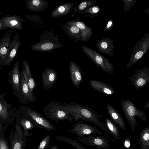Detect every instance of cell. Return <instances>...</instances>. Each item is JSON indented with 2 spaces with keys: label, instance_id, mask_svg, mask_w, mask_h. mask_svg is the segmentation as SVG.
Instances as JSON below:
<instances>
[{
  "label": "cell",
  "instance_id": "obj_1",
  "mask_svg": "<svg viewBox=\"0 0 149 149\" xmlns=\"http://www.w3.org/2000/svg\"><path fill=\"white\" fill-rule=\"evenodd\" d=\"M62 107L74 118V120L75 121L80 119L89 122L99 126L111 135L106 125L99 120V119L102 118V116L99 115L90 108L75 102L68 104L64 103V105L62 104Z\"/></svg>",
  "mask_w": 149,
  "mask_h": 149
},
{
  "label": "cell",
  "instance_id": "obj_2",
  "mask_svg": "<svg viewBox=\"0 0 149 149\" xmlns=\"http://www.w3.org/2000/svg\"><path fill=\"white\" fill-rule=\"evenodd\" d=\"M40 41L33 44L30 47L33 51L48 52L63 47L59 42V38L55 36L52 30H47L40 36Z\"/></svg>",
  "mask_w": 149,
  "mask_h": 149
},
{
  "label": "cell",
  "instance_id": "obj_3",
  "mask_svg": "<svg viewBox=\"0 0 149 149\" xmlns=\"http://www.w3.org/2000/svg\"><path fill=\"white\" fill-rule=\"evenodd\" d=\"M121 105L128 124L132 131H134L138 123L135 118L137 116L144 121L146 120L144 112L138 109L135 105L129 100L122 99Z\"/></svg>",
  "mask_w": 149,
  "mask_h": 149
},
{
  "label": "cell",
  "instance_id": "obj_4",
  "mask_svg": "<svg viewBox=\"0 0 149 149\" xmlns=\"http://www.w3.org/2000/svg\"><path fill=\"white\" fill-rule=\"evenodd\" d=\"M81 48L97 68H100L104 72L110 74L114 73V67L107 58L96 51L85 45H83Z\"/></svg>",
  "mask_w": 149,
  "mask_h": 149
},
{
  "label": "cell",
  "instance_id": "obj_5",
  "mask_svg": "<svg viewBox=\"0 0 149 149\" xmlns=\"http://www.w3.org/2000/svg\"><path fill=\"white\" fill-rule=\"evenodd\" d=\"M45 114L48 118L55 120H67L72 123L74 118L62 107V104L55 101L49 102L43 108Z\"/></svg>",
  "mask_w": 149,
  "mask_h": 149
},
{
  "label": "cell",
  "instance_id": "obj_6",
  "mask_svg": "<svg viewBox=\"0 0 149 149\" xmlns=\"http://www.w3.org/2000/svg\"><path fill=\"white\" fill-rule=\"evenodd\" d=\"M6 93L0 94V121L6 129L13 123L16 116V109L13 107L11 104H8L5 100Z\"/></svg>",
  "mask_w": 149,
  "mask_h": 149
},
{
  "label": "cell",
  "instance_id": "obj_7",
  "mask_svg": "<svg viewBox=\"0 0 149 149\" xmlns=\"http://www.w3.org/2000/svg\"><path fill=\"white\" fill-rule=\"evenodd\" d=\"M149 49V34L147 33L139 40L135 45L126 67L129 68L137 62Z\"/></svg>",
  "mask_w": 149,
  "mask_h": 149
},
{
  "label": "cell",
  "instance_id": "obj_8",
  "mask_svg": "<svg viewBox=\"0 0 149 149\" xmlns=\"http://www.w3.org/2000/svg\"><path fill=\"white\" fill-rule=\"evenodd\" d=\"M13 125L9 136L10 149H24L27 139L24 134L23 129L17 120L15 123V130Z\"/></svg>",
  "mask_w": 149,
  "mask_h": 149
},
{
  "label": "cell",
  "instance_id": "obj_9",
  "mask_svg": "<svg viewBox=\"0 0 149 149\" xmlns=\"http://www.w3.org/2000/svg\"><path fill=\"white\" fill-rule=\"evenodd\" d=\"M21 75V73L19 70V61L17 60L10 70L9 75V81L19 102L22 104H27L19 89Z\"/></svg>",
  "mask_w": 149,
  "mask_h": 149
},
{
  "label": "cell",
  "instance_id": "obj_10",
  "mask_svg": "<svg viewBox=\"0 0 149 149\" xmlns=\"http://www.w3.org/2000/svg\"><path fill=\"white\" fill-rule=\"evenodd\" d=\"M26 114L28 117L38 127L51 131L57 130L56 128L41 114L29 108Z\"/></svg>",
  "mask_w": 149,
  "mask_h": 149
},
{
  "label": "cell",
  "instance_id": "obj_11",
  "mask_svg": "<svg viewBox=\"0 0 149 149\" xmlns=\"http://www.w3.org/2000/svg\"><path fill=\"white\" fill-rule=\"evenodd\" d=\"M129 78L130 83L136 89L144 87L149 82V68L137 69Z\"/></svg>",
  "mask_w": 149,
  "mask_h": 149
},
{
  "label": "cell",
  "instance_id": "obj_12",
  "mask_svg": "<svg viewBox=\"0 0 149 149\" xmlns=\"http://www.w3.org/2000/svg\"><path fill=\"white\" fill-rule=\"evenodd\" d=\"M71 134H75L79 137H84L91 134L102 135V132L96 127L79 121L75 123L73 128L70 131Z\"/></svg>",
  "mask_w": 149,
  "mask_h": 149
},
{
  "label": "cell",
  "instance_id": "obj_13",
  "mask_svg": "<svg viewBox=\"0 0 149 149\" xmlns=\"http://www.w3.org/2000/svg\"><path fill=\"white\" fill-rule=\"evenodd\" d=\"M78 141L91 146H95L99 149H110L109 140L103 136H95L92 135L86 137H76Z\"/></svg>",
  "mask_w": 149,
  "mask_h": 149
},
{
  "label": "cell",
  "instance_id": "obj_14",
  "mask_svg": "<svg viewBox=\"0 0 149 149\" xmlns=\"http://www.w3.org/2000/svg\"><path fill=\"white\" fill-rule=\"evenodd\" d=\"M21 44L18 33H17L12 40L6 58L2 65L8 66L10 65L17 56L18 50Z\"/></svg>",
  "mask_w": 149,
  "mask_h": 149
},
{
  "label": "cell",
  "instance_id": "obj_15",
  "mask_svg": "<svg viewBox=\"0 0 149 149\" xmlns=\"http://www.w3.org/2000/svg\"><path fill=\"white\" fill-rule=\"evenodd\" d=\"M2 29H16L22 30L23 29V20L20 16L17 15H6L2 18Z\"/></svg>",
  "mask_w": 149,
  "mask_h": 149
},
{
  "label": "cell",
  "instance_id": "obj_16",
  "mask_svg": "<svg viewBox=\"0 0 149 149\" xmlns=\"http://www.w3.org/2000/svg\"><path fill=\"white\" fill-rule=\"evenodd\" d=\"M42 86L45 90H49L55 85L58 76L53 68H46L41 74Z\"/></svg>",
  "mask_w": 149,
  "mask_h": 149
},
{
  "label": "cell",
  "instance_id": "obj_17",
  "mask_svg": "<svg viewBox=\"0 0 149 149\" xmlns=\"http://www.w3.org/2000/svg\"><path fill=\"white\" fill-rule=\"evenodd\" d=\"M69 69L71 81L76 87L79 88L80 84L83 81L82 71L80 67L75 62L71 61Z\"/></svg>",
  "mask_w": 149,
  "mask_h": 149
},
{
  "label": "cell",
  "instance_id": "obj_18",
  "mask_svg": "<svg viewBox=\"0 0 149 149\" xmlns=\"http://www.w3.org/2000/svg\"><path fill=\"white\" fill-rule=\"evenodd\" d=\"M96 46L98 50L101 53L113 57L114 49L112 40L109 37H106L97 42Z\"/></svg>",
  "mask_w": 149,
  "mask_h": 149
},
{
  "label": "cell",
  "instance_id": "obj_19",
  "mask_svg": "<svg viewBox=\"0 0 149 149\" xmlns=\"http://www.w3.org/2000/svg\"><path fill=\"white\" fill-rule=\"evenodd\" d=\"M12 30H8L0 40V65L3 63L12 41Z\"/></svg>",
  "mask_w": 149,
  "mask_h": 149
},
{
  "label": "cell",
  "instance_id": "obj_20",
  "mask_svg": "<svg viewBox=\"0 0 149 149\" xmlns=\"http://www.w3.org/2000/svg\"><path fill=\"white\" fill-rule=\"evenodd\" d=\"M23 69L22 73L28 86L30 93L34 95L33 91L36 88V85L34 79L32 77L30 69V66L29 63L24 60L22 63Z\"/></svg>",
  "mask_w": 149,
  "mask_h": 149
},
{
  "label": "cell",
  "instance_id": "obj_21",
  "mask_svg": "<svg viewBox=\"0 0 149 149\" xmlns=\"http://www.w3.org/2000/svg\"><path fill=\"white\" fill-rule=\"evenodd\" d=\"M68 25L74 26L78 28L82 32L81 41L85 42L88 40L93 34L91 28L86 25L83 22L80 21L73 20L66 22Z\"/></svg>",
  "mask_w": 149,
  "mask_h": 149
},
{
  "label": "cell",
  "instance_id": "obj_22",
  "mask_svg": "<svg viewBox=\"0 0 149 149\" xmlns=\"http://www.w3.org/2000/svg\"><path fill=\"white\" fill-rule=\"evenodd\" d=\"M91 86L95 90L107 95L115 93L113 88L110 85L97 80H91L89 81Z\"/></svg>",
  "mask_w": 149,
  "mask_h": 149
},
{
  "label": "cell",
  "instance_id": "obj_23",
  "mask_svg": "<svg viewBox=\"0 0 149 149\" xmlns=\"http://www.w3.org/2000/svg\"><path fill=\"white\" fill-rule=\"evenodd\" d=\"M64 33L69 38L76 42L82 40V32L77 27L65 24L61 25Z\"/></svg>",
  "mask_w": 149,
  "mask_h": 149
},
{
  "label": "cell",
  "instance_id": "obj_24",
  "mask_svg": "<svg viewBox=\"0 0 149 149\" xmlns=\"http://www.w3.org/2000/svg\"><path fill=\"white\" fill-rule=\"evenodd\" d=\"M106 107L111 119L123 131L125 130V123L121 115L111 105L107 104Z\"/></svg>",
  "mask_w": 149,
  "mask_h": 149
},
{
  "label": "cell",
  "instance_id": "obj_25",
  "mask_svg": "<svg viewBox=\"0 0 149 149\" xmlns=\"http://www.w3.org/2000/svg\"><path fill=\"white\" fill-rule=\"evenodd\" d=\"M19 89L22 95L27 104L29 102H34L36 100V98L34 95H32L30 93L28 86L22 73L20 79Z\"/></svg>",
  "mask_w": 149,
  "mask_h": 149
},
{
  "label": "cell",
  "instance_id": "obj_26",
  "mask_svg": "<svg viewBox=\"0 0 149 149\" xmlns=\"http://www.w3.org/2000/svg\"><path fill=\"white\" fill-rule=\"evenodd\" d=\"M27 9L31 11L41 12L48 6V3L44 0H27L26 1Z\"/></svg>",
  "mask_w": 149,
  "mask_h": 149
},
{
  "label": "cell",
  "instance_id": "obj_27",
  "mask_svg": "<svg viewBox=\"0 0 149 149\" xmlns=\"http://www.w3.org/2000/svg\"><path fill=\"white\" fill-rule=\"evenodd\" d=\"M76 3H68L61 4L52 12L50 17H58L66 15L71 12V9Z\"/></svg>",
  "mask_w": 149,
  "mask_h": 149
},
{
  "label": "cell",
  "instance_id": "obj_28",
  "mask_svg": "<svg viewBox=\"0 0 149 149\" xmlns=\"http://www.w3.org/2000/svg\"><path fill=\"white\" fill-rule=\"evenodd\" d=\"M27 118H22L20 121L17 120L19 124L23 129L24 134L26 137L32 135V134L29 130H32L35 126V125L28 117Z\"/></svg>",
  "mask_w": 149,
  "mask_h": 149
},
{
  "label": "cell",
  "instance_id": "obj_29",
  "mask_svg": "<svg viewBox=\"0 0 149 149\" xmlns=\"http://www.w3.org/2000/svg\"><path fill=\"white\" fill-rule=\"evenodd\" d=\"M141 149H149V128H144L140 134V138L137 139Z\"/></svg>",
  "mask_w": 149,
  "mask_h": 149
},
{
  "label": "cell",
  "instance_id": "obj_30",
  "mask_svg": "<svg viewBox=\"0 0 149 149\" xmlns=\"http://www.w3.org/2000/svg\"><path fill=\"white\" fill-rule=\"evenodd\" d=\"M106 125L114 138L119 140L120 137L119 130L112 120L107 117L105 119Z\"/></svg>",
  "mask_w": 149,
  "mask_h": 149
},
{
  "label": "cell",
  "instance_id": "obj_31",
  "mask_svg": "<svg viewBox=\"0 0 149 149\" xmlns=\"http://www.w3.org/2000/svg\"><path fill=\"white\" fill-rule=\"evenodd\" d=\"M56 139L57 140L68 143L75 147L77 149H87L77 141L70 137L63 136H57L56 137Z\"/></svg>",
  "mask_w": 149,
  "mask_h": 149
},
{
  "label": "cell",
  "instance_id": "obj_32",
  "mask_svg": "<svg viewBox=\"0 0 149 149\" xmlns=\"http://www.w3.org/2000/svg\"><path fill=\"white\" fill-rule=\"evenodd\" d=\"M96 1L93 0H86L82 1L73 10L74 13L80 12L94 6Z\"/></svg>",
  "mask_w": 149,
  "mask_h": 149
},
{
  "label": "cell",
  "instance_id": "obj_33",
  "mask_svg": "<svg viewBox=\"0 0 149 149\" xmlns=\"http://www.w3.org/2000/svg\"><path fill=\"white\" fill-rule=\"evenodd\" d=\"M101 10L98 6H94L86 10L81 11L80 13L83 14L89 13L92 17L98 15Z\"/></svg>",
  "mask_w": 149,
  "mask_h": 149
},
{
  "label": "cell",
  "instance_id": "obj_34",
  "mask_svg": "<svg viewBox=\"0 0 149 149\" xmlns=\"http://www.w3.org/2000/svg\"><path fill=\"white\" fill-rule=\"evenodd\" d=\"M50 135L48 134L42 139L37 149H46L50 143Z\"/></svg>",
  "mask_w": 149,
  "mask_h": 149
},
{
  "label": "cell",
  "instance_id": "obj_35",
  "mask_svg": "<svg viewBox=\"0 0 149 149\" xmlns=\"http://www.w3.org/2000/svg\"><path fill=\"white\" fill-rule=\"evenodd\" d=\"M0 149H10L8 140L5 137V133L0 136Z\"/></svg>",
  "mask_w": 149,
  "mask_h": 149
},
{
  "label": "cell",
  "instance_id": "obj_36",
  "mask_svg": "<svg viewBox=\"0 0 149 149\" xmlns=\"http://www.w3.org/2000/svg\"><path fill=\"white\" fill-rule=\"evenodd\" d=\"M137 0H124L123 9L125 11L130 10Z\"/></svg>",
  "mask_w": 149,
  "mask_h": 149
},
{
  "label": "cell",
  "instance_id": "obj_37",
  "mask_svg": "<svg viewBox=\"0 0 149 149\" xmlns=\"http://www.w3.org/2000/svg\"><path fill=\"white\" fill-rule=\"evenodd\" d=\"M113 26V21L112 19H111L109 21L107 25L104 27V31L106 32L109 31L112 29Z\"/></svg>",
  "mask_w": 149,
  "mask_h": 149
},
{
  "label": "cell",
  "instance_id": "obj_38",
  "mask_svg": "<svg viewBox=\"0 0 149 149\" xmlns=\"http://www.w3.org/2000/svg\"><path fill=\"white\" fill-rule=\"evenodd\" d=\"M6 129L3 124L0 121V136L5 133L4 131Z\"/></svg>",
  "mask_w": 149,
  "mask_h": 149
},
{
  "label": "cell",
  "instance_id": "obj_39",
  "mask_svg": "<svg viewBox=\"0 0 149 149\" xmlns=\"http://www.w3.org/2000/svg\"><path fill=\"white\" fill-rule=\"evenodd\" d=\"M127 140H126L125 141V145L126 147L128 148L130 146V142L129 141L128 143V142L129 141L128 139H128Z\"/></svg>",
  "mask_w": 149,
  "mask_h": 149
},
{
  "label": "cell",
  "instance_id": "obj_40",
  "mask_svg": "<svg viewBox=\"0 0 149 149\" xmlns=\"http://www.w3.org/2000/svg\"><path fill=\"white\" fill-rule=\"evenodd\" d=\"M59 147L56 145H54L51 147L49 149H58Z\"/></svg>",
  "mask_w": 149,
  "mask_h": 149
},
{
  "label": "cell",
  "instance_id": "obj_41",
  "mask_svg": "<svg viewBox=\"0 0 149 149\" xmlns=\"http://www.w3.org/2000/svg\"><path fill=\"white\" fill-rule=\"evenodd\" d=\"M2 25L1 18L0 19V31L2 30L1 27Z\"/></svg>",
  "mask_w": 149,
  "mask_h": 149
},
{
  "label": "cell",
  "instance_id": "obj_42",
  "mask_svg": "<svg viewBox=\"0 0 149 149\" xmlns=\"http://www.w3.org/2000/svg\"><path fill=\"white\" fill-rule=\"evenodd\" d=\"M146 106L145 107V108H147V107H149V103L148 102H146Z\"/></svg>",
  "mask_w": 149,
  "mask_h": 149
}]
</instances>
